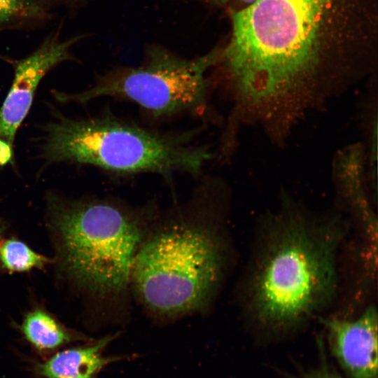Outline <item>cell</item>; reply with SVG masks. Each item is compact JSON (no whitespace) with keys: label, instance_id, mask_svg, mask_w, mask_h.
I'll use <instances>...</instances> for the list:
<instances>
[{"label":"cell","instance_id":"1","mask_svg":"<svg viewBox=\"0 0 378 378\" xmlns=\"http://www.w3.org/2000/svg\"><path fill=\"white\" fill-rule=\"evenodd\" d=\"M230 17L220 62L235 99L233 118L271 132L377 62L378 0H255Z\"/></svg>","mask_w":378,"mask_h":378},{"label":"cell","instance_id":"2","mask_svg":"<svg viewBox=\"0 0 378 378\" xmlns=\"http://www.w3.org/2000/svg\"><path fill=\"white\" fill-rule=\"evenodd\" d=\"M259 248L248 287V309L262 327L299 325L332 300L337 285L340 229L293 209L272 220Z\"/></svg>","mask_w":378,"mask_h":378},{"label":"cell","instance_id":"3","mask_svg":"<svg viewBox=\"0 0 378 378\" xmlns=\"http://www.w3.org/2000/svg\"><path fill=\"white\" fill-rule=\"evenodd\" d=\"M219 178H204L177 215L146 235L136 255L131 285L156 316L172 318L204 307L219 285L223 245L202 218Z\"/></svg>","mask_w":378,"mask_h":378},{"label":"cell","instance_id":"4","mask_svg":"<svg viewBox=\"0 0 378 378\" xmlns=\"http://www.w3.org/2000/svg\"><path fill=\"white\" fill-rule=\"evenodd\" d=\"M47 219L61 274L82 293L115 300L131 286L134 260L146 236L150 207L119 202L47 196Z\"/></svg>","mask_w":378,"mask_h":378},{"label":"cell","instance_id":"5","mask_svg":"<svg viewBox=\"0 0 378 378\" xmlns=\"http://www.w3.org/2000/svg\"><path fill=\"white\" fill-rule=\"evenodd\" d=\"M200 128L160 132L109 113L83 119L57 115L43 129L41 156L47 164H90L119 176H199L213 155L194 144Z\"/></svg>","mask_w":378,"mask_h":378},{"label":"cell","instance_id":"6","mask_svg":"<svg viewBox=\"0 0 378 378\" xmlns=\"http://www.w3.org/2000/svg\"><path fill=\"white\" fill-rule=\"evenodd\" d=\"M221 52L215 49L186 59L153 48L141 66L115 69L81 92L55 95L59 102L80 104L101 97L130 101L154 118L182 114L202 117L209 108L208 71L220 62Z\"/></svg>","mask_w":378,"mask_h":378},{"label":"cell","instance_id":"7","mask_svg":"<svg viewBox=\"0 0 378 378\" xmlns=\"http://www.w3.org/2000/svg\"><path fill=\"white\" fill-rule=\"evenodd\" d=\"M77 40L71 38L62 41L52 35L17 63L13 82L0 108V138L13 144L16 132L30 109L41 80L52 68L70 58L71 48Z\"/></svg>","mask_w":378,"mask_h":378},{"label":"cell","instance_id":"8","mask_svg":"<svg viewBox=\"0 0 378 378\" xmlns=\"http://www.w3.org/2000/svg\"><path fill=\"white\" fill-rule=\"evenodd\" d=\"M332 351L351 378H377V312L372 306L352 319L323 318Z\"/></svg>","mask_w":378,"mask_h":378},{"label":"cell","instance_id":"9","mask_svg":"<svg viewBox=\"0 0 378 378\" xmlns=\"http://www.w3.org/2000/svg\"><path fill=\"white\" fill-rule=\"evenodd\" d=\"M116 335H109L85 346L64 349L36 365V373L43 378H95L108 364L121 359L104 356L106 346Z\"/></svg>","mask_w":378,"mask_h":378},{"label":"cell","instance_id":"10","mask_svg":"<svg viewBox=\"0 0 378 378\" xmlns=\"http://www.w3.org/2000/svg\"><path fill=\"white\" fill-rule=\"evenodd\" d=\"M18 329L25 340L43 354L76 341L91 340L85 335L66 327L53 314L38 304L25 313Z\"/></svg>","mask_w":378,"mask_h":378},{"label":"cell","instance_id":"11","mask_svg":"<svg viewBox=\"0 0 378 378\" xmlns=\"http://www.w3.org/2000/svg\"><path fill=\"white\" fill-rule=\"evenodd\" d=\"M54 261L15 237L2 239L0 242V268L7 273L42 270Z\"/></svg>","mask_w":378,"mask_h":378},{"label":"cell","instance_id":"12","mask_svg":"<svg viewBox=\"0 0 378 378\" xmlns=\"http://www.w3.org/2000/svg\"><path fill=\"white\" fill-rule=\"evenodd\" d=\"M31 0H0V24L31 13Z\"/></svg>","mask_w":378,"mask_h":378},{"label":"cell","instance_id":"13","mask_svg":"<svg viewBox=\"0 0 378 378\" xmlns=\"http://www.w3.org/2000/svg\"><path fill=\"white\" fill-rule=\"evenodd\" d=\"M13 144L0 138V166H4L10 162L13 163Z\"/></svg>","mask_w":378,"mask_h":378},{"label":"cell","instance_id":"14","mask_svg":"<svg viewBox=\"0 0 378 378\" xmlns=\"http://www.w3.org/2000/svg\"><path fill=\"white\" fill-rule=\"evenodd\" d=\"M302 378H341L335 371L327 365L323 364L316 369L310 371Z\"/></svg>","mask_w":378,"mask_h":378},{"label":"cell","instance_id":"15","mask_svg":"<svg viewBox=\"0 0 378 378\" xmlns=\"http://www.w3.org/2000/svg\"><path fill=\"white\" fill-rule=\"evenodd\" d=\"M6 226L5 223L0 219V242L3 239V235L6 232Z\"/></svg>","mask_w":378,"mask_h":378},{"label":"cell","instance_id":"16","mask_svg":"<svg viewBox=\"0 0 378 378\" xmlns=\"http://www.w3.org/2000/svg\"><path fill=\"white\" fill-rule=\"evenodd\" d=\"M210 1H211L212 2L218 5H224L228 1V0H210Z\"/></svg>","mask_w":378,"mask_h":378},{"label":"cell","instance_id":"17","mask_svg":"<svg viewBox=\"0 0 378 378\" xmlns=\"http://www.w3.org/2000/svg\"><path fill=\"white\" fill-rule=\"evenodd\" d=\"M243 5L244 6H247L250 4H251L252 2L255 1V0H239Z\"/></svg>","mask_w":378,"mask_h":378}]
</instances>
